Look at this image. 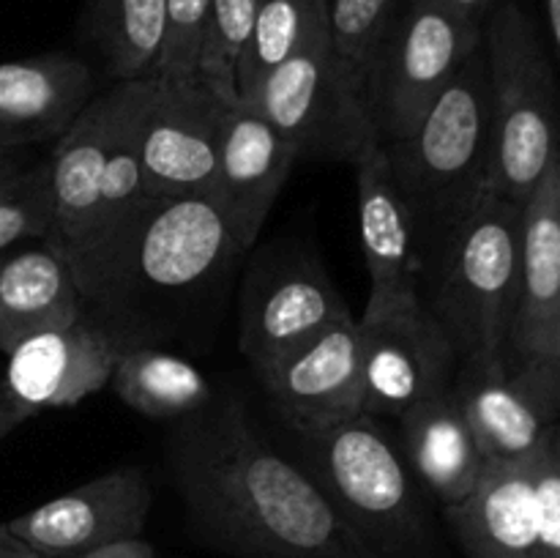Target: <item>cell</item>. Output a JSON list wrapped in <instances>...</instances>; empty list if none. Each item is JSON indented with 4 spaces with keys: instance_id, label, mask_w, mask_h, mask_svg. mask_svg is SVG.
Segmentation results:
<instances>
[{
    "instance_id": "cell-1",
    "label": "cell",
    "mask_w": 560,
    "mask_h": 558,
    "mask_svg": "<svg viewBox=\"0 0 560 558\" xmlns=\"http://www.w3.org/2000/svg\"><path fill=\"white\" fill-rule=\"evenodd\" d=\"M167 465L197 528L241 558H377L334 509L310 470L224 399L178 419Z\"/></svg>"
},
{
    "instance_id": "cell-2",
    "label": "cell",
    "mask_w": 560,
    "mask_h": 558,
    "mask_svg": "<svg viewBox=\"0 0 560 558\" xmlns=\"http://www.w3.org/2000/svg\"><path fill=\"white\" fill-rule=\"evenodd\" d=\"M156 77L115 82L93 96L47 156L52 230L47 244L74 279L151 202L140 167V126Z\"/></svg>"
},
{
    "instance_id": "cell-3",
    "label": "cell",
    "mask_w": 560,
    "mask_h": 558,
    "mask_svg": "<svg viewBox=\"0 0 560 558\" xmlns=\"http://www.w3.org/2000/svg\"><path fill=\"white\" fill-rule=\"evenodd\" d=\"M241 252L213 197H167L148 202L74 282L85 315L109 328L124 312L208 288Z\"/></svg>"
},
{
    "instance_id": "cell-4",
    "label": "cell",
    "mask_w": 560,
    "mask_h": 558,
    "mask_svg": "<svg viewBox=\"0 0 560 558\" xmlns=\"http://www.w3.org/2000/svg\"><path fill=\"white\" fill-rule=\"evenodd\" d=\"M413 211L421 263L454 222L490 191L492 107L485 38L402 140L383 142Z\"/></svg>"
},
{
    "instance_id": "cell-5",
    "label": "cell",
    "mask_w": 560,
    "mask_h": 558,
    "mask_svg": "<svg viewBox=\"0 0 560 558\" xmlns=\"http://www.w3.org/2000/svg\"><path fill=\"white\" fill-rule=\"evenodd\" d=\"M523 206L485 191L459 222L446 230L424 277L427 310L452 339L459 361L506 359L509 328L520 277Z\"/></svg>"
},
{
    "instance_id": "cell-6",
    "label": "cell",
    "mask_w": 560,
    "mask_h": 558,
    "mask_svg": "<svg viewBox=\"0 0 560 558\" xmlns=\"http://www.w3.org/2000/svg\"><path fill=\"white\" fill-rule=\"evenodd\" d=\"M490 71V191L525 206L560 156V85L534 14L501 0L485 20Z\"/></svg>"
},
{
    "instance_id": "cell-7",
    "label": "cell",
    "mask_w": 560,
    "mask_h": 558,
    "mask_svg": "<svg viewBox=\"0 0 560 558\" xmlns=\"http://www.w3.org/2000/svg\"><path fill=\"white\" fill-rule=\"evenodd\" d=\"M301 438L310 476L377 558H413L430 545L419 479L377 416Z\"/></svg>"
},
{
    "instance_id": "cell-8",
    "label": "cell",
    "mask_w": 560,
    "mask_h": 558,
    "mask_svg": "<svg viewBox=\"0 0 560 558\" xmlns=\"http://www.w3.org/2000/svg\"><path fill=\"white\" fill-rule=\"evenodd\" d=\"M241 104L288 137L299 156L353 164L364 148L381 142L370 104L339 66L328 33L268 71Z\"/></svg>"
},
{
    "instance_id": "cell-9",
    "label": "cell",
    "mask_w": 560,
    "mask_h": 558,
    "mask_svg": "<svg viewBox=\"0 0 560 558\" xmlns=\"http://www.w3.org/2000/svg\"><path fill=\"white\" fill-rule=\"evenodd\" d=\"M481 38L485 25L470 22L446 0H410L388 31L366 82L377 140L394 142L410 135L459 66L481 47Z\"/></svg>"
},
{
    "instance_id": "cell-10",
    "label": "cell",
    "mask_w": 560,
    "mask_h": 558,
    "mask_svg": "<svg viewBox=\"0 0 560 558\" xmlns=\"http://www.w3.org/2000/svg\"><path fill=\"white\" fill-rule=\"evenodd\" d=\"M506 361L560 397V156L523 206Z\"/></svg>"
},
{
    "instance_id": "cell-11",
    "label": "cell",
    "mask_w": 560,
    "mask_h": 558,
    "mask_svg": "<svg viewBox=\"0 0 560 558\" xmlns=\"http://www.w3.org/2000/svg\"><path fill=\"white\" fill-rule=\"evenodd\" d=\"M228 104L200 80H156L140 126L142 184L151 200L213 197Z\"/></svg>"
},
{
    "instance_id": "cell-12",
    "label": "cell",
    "mask_w": 560,
    "mask_h": 558,
    "mask_svg": "<svg viewBox=\"0 0 560 558\" xmlns=\"http://www.w3.org/2000/svg\"><path fill=\"white\" fill-rule=\"evenodd\" d=\"M151 507L145 470L126 465L60 492L5 520V525L38 558H74L115 542L140 539Z\"/></svg>"
},
{
    "instance_id": "cell-13",
    "label": "cell",
    "mask_w": 560,
    "mask_h": 558,
    "mask_svg": "<svg viewBox=\"0 0 560 558\" xmlns=\"http://www.w3.org/2000/svg\"><path fill=\"white\" fill-rule=\"evenodd\" d=\"M364 414L405 416L452 392L459 356L427 304L381 321H359Z\"/></svg>"
},
{
    "instance_id": "cell-14",
    "label": "cell",
    "mask_w": 560,
    "mask_h": 558,
    "mask_svg": "<svg viewBox=\"0 0 560 558\" xmlns=\"http://www.w3.org/2000/svg\"><path fill=\"white\" fill-rule=\"evenodd\" d=\"M355 167L359 189V233L370 293L359 321H381L416 310L421 299V246L413 211L399 189L383 142L364 148Z\"/></svg>"
},
{
    "instance_id": "cell-15",
    "label": "cell",
    "mask_w": 560,
    "mask_h": 558,
    "mask_svg": "<svg viewBox=\"0 0 560 558\" xmlns=\"http://www.w3.org/2000/svg\"><path fill=\"white\" fill-rule=\"evenodd\" d=\"M257 377L299 435H317L364 414L359 321L353 312L339 317Z\"/></svg>"
},
{
    "instance_id": "cell-16",
    "label": "cell",
    "mask_w": 560,
    "mask_h": 558,
    "mask_svg": "<svg viewBox=\"0 0 560 558\" xmlns=\"http://www.w3.org/2000/svg\"><path fill=\"white\" fill-rule=\"evenodd\" d=\"M345 315L350 306L315 260H282L252 271L241 304L238 348L252 370L262 372Z\"/></svg>"
},
{
    "instance_id": "cell-17",
    "label": "cell",
    "mask_w": 560,
    "mask_h": 558,
    "mask_svg": "<svg viewBox=\"0 0 560 558\" xmlns=\"http://www.w3.org/2000/svg\"><path fill=\"white\" fill-rule=\"evenodd\" d=\"M454 394L487 463H523L560 425V397L506 359H465Z\"/></svg>"
},
{
    "instance_id": "cell-18",
    "label": "cell",
    "mask_w": 560,
    "mask_h": 558,
    "mask_svg": "<svg viewBox=\"0 0 560 558\" xmlns=\"http://www.w3.org/2000/svg\"><path fill=\"white\" fill-rule=\"evenodd\" d=\"M120 353V339L96 317L82 315L63 328L33 334L5 353L3 386L27 416L71 408L109 386Z\"/></svg>"
},
{
    "instance_id": "cell-19",
    "label": "cell",
    "mask_w": 560,
    "mask_h": 558,
    "mask_svg": "<svg viewBox=\"0 0 560 558\" xmlns=\"http://www.w3.org/2000/svg\"><path fill=\"white\" fill-rule=\"evenodd\" d=\"M299 151L260 113L233 104L224 113L213 200L222 206L241 249L260 235Z\"/></svg>"
},
{
    "instance_id": "cell-20",
    "label": "cell",
    "mask_w": 560,
    "mask_h": 558,
    "mask_svg": "<svg viewBox=\"0 0 560 558\" xmlns=\"http://www.w3.org/2000/svg\"><path fill=\"white\" fill-rule=\"evenodd\" d=\"M93 98L85 60L66 53L0 63V151L58 140Z\"/></svg>"
},
{
    "instance_id": "cell-21",
    "label": "cell",
    "mask_w": 560,
    "mask_h": 558,
    "mask_svg": "<svg viewBox=\"0 0 560 558\" xmlns=\"http://www.w3.org/2000/svg\"><path fill=\"white\" fill-rule=\"evenodd\" d=\"M446 518L468 558L539 556V498L534 463H487L476 490Z\"/></svg>"
},
{
    "instance_id": "cell-22",
    "label": "cell",
    "mask_w": 560,
    "mask_h": 558,
    "mask_svg": "<svg viewBox=\"0 0 560 558\" xmlns=\"http://www.w3.org/2000/svg\"><path fill=\"white\" fill-rule=\"evenodd\" d=\"M402 452L419 485L427 487L443 512L463 503L479 485L487 460L457 403V394H441L399 416Z\"/></svg>"
},
{
    "instance_id": "cell-23",
    "label": "cell",
    "mask_w": 560,
    "mask_h": 558,
    "mask_svg": "<svg viewBox=\"0 0 560 558\" xmlns=\"http://www.w3.org/2000/svg\"><path fill=\"white\" fill-rule=\"evenodd\" d=\"M85 315L69 263L42 246L0 255V350L11 353L33 334L63 328Z\"/></svg>"
},
{
    "instance_id": "cell-24",
    "label": "cell",
    "mask_w": 560,
    "mask_h": 558,
    "mask_svg": "<svg viewBox=\"0 0 560 558\" xmlns=\"http://www.w3.org/2000/svg\"><path fill=\"white\" fill-rule=\"evenodd\" d=\"M109 386L131 410L162 421L186 419L213 397L208 377L191 361L148 345H131L118 356Z\"/></svg>"
},
{
    "instance_id": "cell-25",
    "label": "cell",
    "mask_w": 560,
    "mask_h": 558,
    "mask_svg": "<svg viewBox=\"0 0 560 558\" xmlns=\"http://www.w3.org/2000/svg\"><path fill=\"white\" fill-rule=\"evenodd\" d=\"M167 0H91L85 33L115 82L156 77Z\"/></svg>"
},
{
    "instance_id": "cell-26",
    "label": "cell",
    "mask_w": 560,
    "mask_h": 558,
    "mask_svg": "<svg viewBox=\"0 0 560 558\" xmlns=\"http://www.w3.org/2000/svg\"><path fill=\"white\" fill-rule=\"evenodd\" d=\"M328 33V0H260L235 69L238 102L277 66Z\"/></svg>"
},
{
    "instance_id": "cell-27",
    "label": "cell",
    "mask_w": 560,
    "mask_h": 558,
    "mask_svg": "<svg viewBox=\"0 0 560 558\" xmlns=\"http://www.w3.org/2000/svg\"><path fill=\"white\" fill-rule=\"evenodd\" d=\"M410 0H328V36L339 66L366 98L372 66Z\"/></svg>"
},
{
    "instance_id": "cell-28",
    "label": "cell",
    "mask_w": 560,
    "mask_h": 558,
    "mask_svg": "<svg viewBox=\"0 0 560 558\" xmlns=\"http://www.w3.org/2000/svg\"><path fill=\"white\" fill-rule=\"evenodd\" d=\"M52 230L49 167L22 164L0 151V255L22 241H47Z\"/></svg>"
},
{
    "instance_id": "cell-29",
    "label": "cell",
    "mask_w": 560,
    "mask_h": 558,
    "mask_svg": "<svg viewBox=\"0 0 560 558\" xmlns=\"http://www.w3.org/2000/svg\"><path fill=\"white\" fill-rule=\"evenodd\" d=\"M257 3L260 0H211V9H208L197 80L228 107L238 104L235 69L252 33Z\"/></svg>"
},
{
    "instance_id": "cell-30",
    "label": "cell",
    "mask_w": 560,
    "mask_h": 558,
    "mask_svg": "<svg viewBox=\"0 0 560 558\" xmlns=\"http://www.w3.org/2000/svg\"><path fill=\"white\" fill-rule=\"evenodd\" d=\"M208 9H211V0H167V22H164L156 80L173 82V85L197 80Z\"/></svg>"
},
{
    "instance_id": "cell-31",
    "label": "cell",
    "mask_w": 560,
    "mask_h": 558,
    "mask_svg": "<svg viewBox=\"0 0 560 558\" xmlns=\"http://www.w3.org/2000/svg\"><path fill=\"white\" fill-rule=\"evenodd\" d=\"M534 463L536 498H539V556L560 558V425L550 432Z\"/></svg>"
},
{
    "instance_id": "cell-32",
    "label": "cell",
    "mask_w": 560,
    "mask_h": 558,
    "mask_svg": "<svg viewBox=\"0 0 560 558\" xmlns=\"http://www.w3.org/2000/svg\"><path fill=\"white\" fill-rule=\"evenodd\" d=\"M74 558H156V553H153V547L140 536V539L115 542V545L98 547V550L82 553V556Z\"/></svg>"
},
{
    "instance_id": "cell-33",
    "label": "cell",
    "mask_w": 560,
    "mask_h": 558,
    "mask_svg": "<svg viewBox=\"0 0 560 558\" xmlns=\"http://www.w3.org/2000/svg\"><path fill=\"white\" fill-rule=\"evenodd\" d=\"M25 419H31V416L20 408V403L11 397L9 388H5L3 381H0V441H3L9 432H14Z\"/></svg>"
},
{
    "instance_id": "cell-34",
    "label": "cell",
    "mask_w": 560,
    "mask_h": 558,
    "mask_svg": "<svg viewBox=\"0 0 560 558\" xmlns=\"http://www.w3.org/2000/svg\"><path fill=\"white\" fill-rule=\"evenodd\" d=\"M454 11H459L463 16H468L476 25H485V20L490 16V11L495 9L501 0H446Z\"/></svg>"
},
{
    "instance_id": "cell-35",
    "label": "cell",
    "mask_w": 560,
    "mask_h": 558,
    "mask_svg": "<svg viewBox=\"0 0 560 558\" xmlns=\"http://www.w3.org/2000/svg\"><path fill=\"white\" fill-rule=\"evenodd\" d=\"M541 14H545L547 36H550V47L556 53V60L560 66V0H539Z\"/></svg>"
},
{
    "instance_id": "cell-36",
    "label": "cell",
    "mask_w": 560,
    "mask_h": 558,
    "mask_svg": "<svg viewBox=\"0 0 560 558\" xmlns=\"http://www.w3.org/2000/svg\"><path fill=\"white\" fill-rule=\"evenodd\" d=\"M0 558H38L22 539H16L9 525L0 523Z\"/></svg>"
}]
</instances>
